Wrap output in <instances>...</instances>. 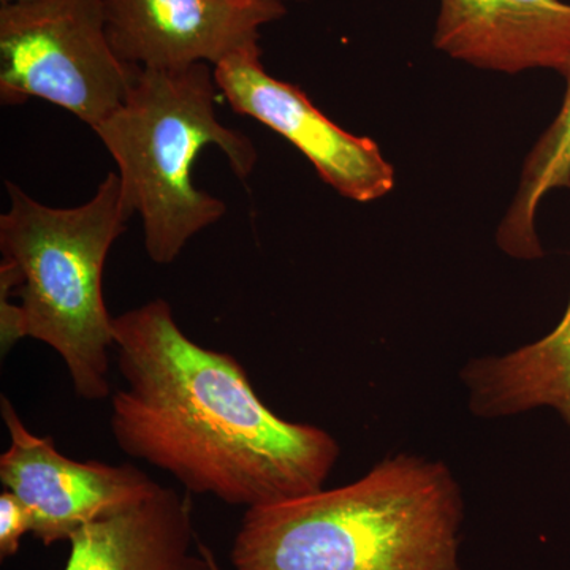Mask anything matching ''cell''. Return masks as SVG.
Returning <instances> with one entry per match:
<instances>
[{"label": "cell", "mask_w": 570, "mask_h": 570, "mask_svg": "<svg viewBox=\"0 0 570 570\" xmlns=\"http://www.w3.org/2000/svg\"><path fill=\"white\" fill-rule=\"evenodd\" d=\"M112 335L124 387L110 428L124 453L246 510L324 489L335 438L269 411L238 360L190 340L165 299L112 317Z\"/></svg>", "instance_id": "cell-1"}, {"label": "cell", "mask_w": 570, "mask_h": 570, "mask_svg": "<svg viewBox=\"0 0 570 570\" xmlns=\"http://www.w3.org/2000/svg\"><path fill=\"white\" fill-rule=\"evenodd\" d=\"M463 499L438 461L397 455L333 490L247 509L235 570H460Z\"/></svg>", "instance_id": "cell-2"}, {"label": "cell", "mask_w": 570, "mask_h": 570, "mask_svg": "<svg viewBox=\"0 0 570 570\" xmlns=\"http://www.w3.org/2000/svg\"><path fill=\"white\" fill-rule=\"evenodd\" d=\"M9 212L0 216V343L22 337L58 352L82 400L111 395L112 317L105 306L104 268L134 213L111 171L91 200L51 208L6 183Z\"/></svg>", "instance_id": "cell-3"}, {"label": "cell", "mask_w": 570, "mask_h": 570, "mask_svg": "<svg viewBox=\"0 0 570 570\" xmlns=\"http://www.w3.org/2000/svg\"><path fill=\"white\" fill-rule=\"evenodd\" d=\"M217 94L208 63L140 69L121 107L92 129L118 165L124 200L141 217L154 264H174L190 238L227 212L220 198L193 181L206 146L225 154L236 178H249L257 164L249 137L217 119Z\"/></svg>", "instance_id": "cell-4"}, {"label": "cell", "mask_w": 570, "mask_h": 570, "mask_svg": "<svg viewBox=\"0 0 570 570\" xmlns=\"http://www.w3.org/2000/svg\"><path fill=\"white\" fill-rule=\"evenodd\" d=\"M138 70L112 50L104 0L0 7V100L41 99L91 129L118 110Z\"/></svg>", "instance_id": "cell-5"}, {"label": "cell", "mask_w": 570, "mask_h": 570, "mask_svg": "<svg viewBox=\"0 0 570 570\" xmlns=\"http://www.w3.org/2000/svg\"><path fill=\"white\" fill-rule=\"evenodd\" d=\"M224 99L238 115L275 130L316 168L322 181L358 204L379 200L395 186V170L376 141L341 129L299 86L277 80L262 63L261 45L214 67Z\"/></svg>", "instance_id": "cell-6"}, {"label": "cell", "mask_w": 570, "mask_h": 570, "mask_svg": "<svg viewBox=\"0 0 570 570\" xmlns=\"http://www.w3.org/2000/svg\"><path fill=\"white\" fill-rule=\"evenodd\" d=\"M0 403L10 434V448L0 456V480L31 512L32 534L43 546L70 542L86 524L156 487L132 464L80 463L62 455L50 438L26 428L10 400L2 396Z\"/></svg>", "instance_id": "cell-7"}, {"label": "cell", "mask_w": 570, "mask_h": 570, "mask_svg": "<svg viewBox=\"0 0 570 570\" xmlns=\"http://www.w3.org/2000/svg\"><path fill=\"white\" fill-rule=\"evenodd\" d=\"M104 10L118 58L153 70L216 67L287 13L283 0H104Z\"/></svg>", "instance_id": "cell-8"}, {"label": "cell", "mask_w": 570, "mask_h": 570, "mask_svg": "<svg viewBox=\"0 0 570 570\" xmlns=\"http://www.w3.org/2000/svg\"><path fill=\"white\" fill-rule=\"evenodd\" d=\"M434 47L479 69L515 75L570 69V3L439 0Z\"/></svg>", "instance_id": "cell-9"}, {"label": "cell", "mask_w": 570, "mask_h": 570, "mask_svg": "<svg viewBox=\"0 0 570 570\" xmlns=\"http://www.w3.org/2000/svg\"><path fill=\"white\" fill-rule=\"evenodd\" d=\"M197 534L189 497L156 487L70 539L63 570H219Z\"/></svg>", "instance_id": "cell-10"}, {"label": "cell", "mask_w": 570, "mask_h": 570, "mask_svg": "<svg viewBox=\"0 0 570 570\" xmlns=\"http://www.w3.org/2000/svg\"><path fill=\"white\" fill-rule=\"evenodd\" d=\"M463 382L469 407L479 417L551 407L570 428V299L549 335L510 354L472 360Z\"/></svg>", "instance_id": "cell-11"}, {"label": "cell", "mask_w": 570, "mask_h": 570, "mask_svg": "<svg viewBox=\"0 0 570 570\" xmlns=\"http://www.w3.org/2000/svg\"><path fill=\"white\" fill-rule=\"evenodd\" d=\"M562 77L566 94L561 110L528 154L519 190L498 228V246L520 261H535L543 255L535 232L540 202L551 190L570 189V69Z\"/></svg>", "instance_id": "cell-12"}, {"label": "cell", "mask_w": 570, "mask_h": 570, "mask_svg": "<svg viewBox=\"0 0 570 570\" xmlns=\"http://www.w3.org/2000/svg\"><path fill=\"white\" fill-rule=\"evenodd\" d=\"M32 532V515L28 508L7 490L0 494V558L18 553L21 539Z\"/></svg>", "instance_id": "cell-13"}, {"label": "cell", "mask_w": 570, "mask_h": 570, "mask_svg": "<svg viewBox=\"0 0 570 570\" xmlns=\"http://www.w3.org/2000/svg\"><path fill=\"white\" fill-rule=\"evenodd\" d=\"M40 2V0H0V7L26 6V3Z\"/></svg>", "instance_id": "cell-14"}, {"label": "cell", "mask_w": 570, "mask_h": 570, "mask_svg": "<svg viewBox=\"0 0 570 570\" xmlns=\"http://www.w3.org/2000/svg\"><path fill=\"white\" fill-rule=\"evenodd\" d=\"M295 2H303V0H295Z\"/></svg>", "instance_id": "cell-15"}]
</instances>
